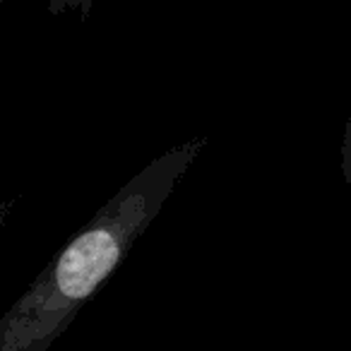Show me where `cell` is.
I'll return each mask as SVG.
<instances>
[{
    "label": "cell",
    "instance_id": "obj_1",
    "mask_svg": "<svg viewBox=\"0 0 351 351\" xmlns=\"http://www.w3.org/2000/svg\"><path fill=\"white\" fill-rule=\"evenodd\" d=\"M205 147L207 137L171 147L113 193L0 317V351L49 349L130 255Z\"/></svg>",
    "mask_w": 351,
    "mask_h": 351
},
{
    "label": "cell",
    "instance_id": "obj_2",
    "mask_svg": "<svg viewBox=\"0 0 351 351\" xmlns=\"http://www.w3.org/2000/svg\"><path fill=\"white\" fill-rule=\"evenodd\" d=\"M341 176L351 186V111L344 125V140H341Z\"/></svg>",
    "mask_w": 351,
    "mask_h": 351
},
{
    "label": "cell",
    "instance_id": "obj_3",
    "mask_svg": "<svg viewBox=\"0 0 351 351\" xmlns=\"http://www.w3.org/2000/svg\"><path fill=\"white\" fill-rule=\"evenodd\" d=\"M8 212H10V207H8V205H5V202L0 200V226H3V221H5Z\"/></svg>",
    "mask_w": 351,
    "mask_h": 351
}]
</instances>
